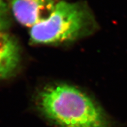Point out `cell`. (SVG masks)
<instances>
[{"instance_id":"5","label":"cell","mask_w":127,"mask_h":127,"mask_svg":"<svg viewBox=\"0 0 127 127\" xmlns=\"http://www.w3.org/2000/svg\"><path fill=\"white\" fill-rule=\"evenodd\" d=\"M10 10L3 0H0V30L7 31L10 24Z\"/></svg>"},{"instance_id":"2","label":"cell","mask_w":127,"mask_h":127,"mask_svg":"<svg viewBox=\"0 0 127 127\" xmlns=\"http://www.w3.org/2000/svg\"><path fill=\"white\" fill-rule=\"evenodd\" d=\"M98 28L93 14L82 2L57 3L49 18L29 30L34 45H59L89 36Z\"/></svg>"},{"instance_id":"3","label":"cell","mask_w":127,"mask_h":127,"mask_svg":"<svg viewBox=\"0 0 127 127\" xmlns=\"http://www.w3.org/2000/svg\"><path fill=\"white\" fill-rule=\"evenodd\" d=\"M14 18L25 27L32 28L49 18L57 3L54 0H8Z\"/></svg>"},{"instance_id":"4","label":"cell","mask_w":127,"mask_h":127,"mask_svg":"<svg viewBox=\"0 0 127 127\" xmlns=\"http://www.w3.org/2000/svg\"><path fill=\"white\" fill-rule=\"evenodd\" d=\"M18 44L7 31L0 30V79L14 75L20 64Z\"/></svg>"},{"instance_id":"1","label":"cell","mask_w":127,"mask_h":127,"mask_svg":"<svg viewBox=\"0 0 127 127\" xmlns=\"http://www.w3.org/2000/svg\"><path fill=\"white\" fill-rule=\"evenodd\" d=\"M36 104L42 116L57 127H112L103 109L69 84L45 86L37 94Z\"/></svg>"}]
</instances>
